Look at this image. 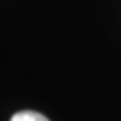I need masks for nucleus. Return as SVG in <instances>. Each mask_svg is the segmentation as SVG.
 I'll use <instances>...</instances> for the list:
<instances>
[{"mask_svg": "<svg viewBox=\"0 0 121 121\" xmlns=\"http://www.w3.org/2000/svg\"><path fill=\"white\" fill-rule=\"evenodd\" d=\"M9 121H49L44 115H41L38 112H33V110H22V112L14 113L13 118Z\"/></svg>", "mask_w": 121, "mask_h": 121, "instance_id": "1", "label": "nucleus"}]
</instances>
